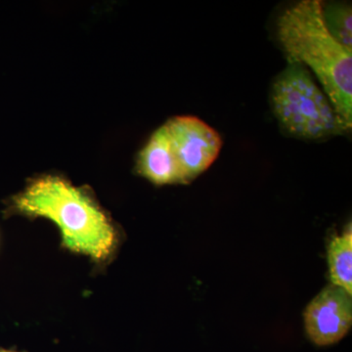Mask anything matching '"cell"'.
Returning a JSON list of instances; mask_svg holds the SVG:
<instances>
[{
  "label": "cell",
  "instance_id": "cell-1",
  "mask_svg": "<svg viewBox=\"0 0 352 352\" xmlns=\"http://www.w3.org/2000/svg\"><path fill=\"white\" fill-rule=\"evenodd\" d=\"M278 38L288 61L314 74L333 108L349 129L352 126V51L329 32L319 0H302L279 17Z\"/></svg>",
  "mask_w": 352,
  "mask_h": 352
},
{
  "label": "cell",
  "instance_id": "cell-2",
  "mask_svg": "<svg viewBox=\"0 0 352 352\" xmlns=\"http://www.w3.org/2000/svg\"><path fill=\"white\" fill-rule=\"evenodd\" d=\"M12 208L28 217L52 220L65 247L94 261H106L117 245V232L107 215L85 191L60 176L32 180L13 199Z\"/></svg>",
  "mask_w": 352,
  "mask_h": 352
},
{
  "label": "cell",
  "instance_id": "cell-3",
  "mask_svg": "<svg viewBox=\"0 0 352 352\" xmlns=\"http://www.w3.org/2000/svg\"><path fill=\"white\" fill-rule=\"evenodd\" d=\"M270 101L280 126L294 138L324 140L351 131L309 69L298 62L288 61L275 78Z\"/></svg>",
  "mask_w": 352,
  "mask_h": 352
},
{
  "label": "cell",
  "instance_id": "cell-4",
  "mask_svg": "<svg viewBox=\"0 0 352 352\" xmlns=\"http://www.w3.org/2000/svg\"><path fill=\"white\" fill-rule=\"evenodd\" d=\"M164 126L183 184H189L219 156L223 145L221 136L214 127L193 116H178Z\"/></svg>",
  "mask_w": 352,
  "mask_h": 352
},
{
  "label": "cell",
  "instance_id": "cell-5",
  "mask_svg": "<svg viewBox=\"0 0 352 352\" xmlns=\"http://www.w3.org/2000/svg\"><path fill=\"white\" fill-rule=\"evenodd\" d=\"M308 338L318 346H332L346 337L352 325V295L329 285L311 300L305 314Z\"/></svg>",
  "mask_w": 352,
  "mask_h": 352
},
{
  "label": "cell",
  "instance_id": "cell-6",
  "mask_svg": "<svg viewBox=\"0 0 352 352\" xmlns=\"http://www.w3.org/2000/svg\"><path fill=\"white\" fill-rule=\"evenodd\" d=\"M138 171L155 185L183 184L164 124L152 134L139 153Z\"/></svg>",
  "mask_w": 352,
  "mask_h": 352
},
{
  "label": "cell",
  "instance_id": "cell-7",
  "mask_svg": "<svg viewBox=\"0 0 352 352\" xmlns=\"http://www.w3.org/2000/svg\"><path fill=\"white\" fill-rule=\"evenodd\" d=\"M329 273L332 284L352 295V230L332 238L328 245Z\"/></svg>",
  "mask_w": 352,
  "mask_h": 352
},
{
  "label": "cell",
  "instance_id": "cell-8",
  "mask_svg": "<svg viewBox=\"0 0 352 352\" xmlns=\"http://www.w3.org/2000/svg\"><path fill=\"white\" fill-rule=\"evenodd\" d=\"M324 22L333 38L346 50L352 51L351 6L340 2H322Z\"/></svg>",
  "mask_w": 352,
  "mask_h": 352
},
{
  "label": "cell",
  "instance_id": "cell-9",
  "mask_svg": "<svg viewBox=\"0 0 352 352\" xmlns=\"http://www.w3.org/2000/svg\"><path fill=\"white\" fill-rule=\"evenodd\" d=\"M0 352H18V351H6V349H0Z\"/></svg>",
  "mask_w": 352,
  "mask_h": 352
}]
</instances>
